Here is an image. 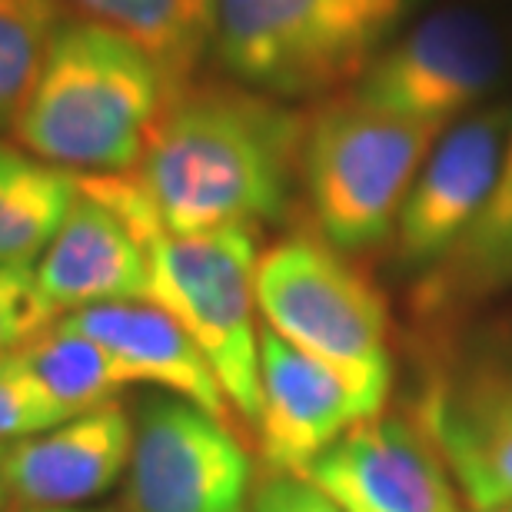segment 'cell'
Wrapping results in <instances>:
<instances>
[{
    "label": "cell",
    "instance_id": "obj_14",
    "mask_svg": "<svg viewBox=\"0 0 512 512\" xmlns=\"http://www.w3.org/2000/svg\"><path fill=\"white\" fill-rule=\"evenodd\" d=\"M64 320L77 326L80 333L94 336L100 346H107L137 376V383H157L203 413H210L213 419H220L223 426L237 429L233 406L210 360L193 343V336L157 303H100L67 313Z\"/></svg>",
    "mask_w": 512,
    "mask_h": 512
},
{
    "label": "cell",
    "instance_id": "obj_24",
    "mask_svg": "<svg viewBox=\"0 0 512 512\" xmlns=\"http://www.w3.org/2000/svg\"><path fill=\"white\" fill-rule=\"evenodd\" d=\"M336 7L343 10V17L350 20L363 44L376 54L396 34V27L419 7V0H336Z\"/></svg>",
    "mask_w": 512,
    "mask_h": 512
},
{
    "label": "cell",
    "instance_id": "obj_10",
    "mask_svg": "<svg viewBox=\"0 0 512 512\" xmlns=\"http://www.w3.org/2000/svg\"><path fill=\"white\" fill-rule=\"evenodd\" d=\"M343 512H456L433 436L399 419H366L303 473Z\"/></svg>",
    "mask_w": 512,
    "mask_h": 512
},
{
    "label": "cell",
    "instance_id": "obj_7",
    "mask_svg": "<svg viewBox=\"0 0 512 512\" xmlns=\"http://www.w3.org/2000/svg\"><path fill=\"white\" fill-rule=\"evenodd\" d=\"M210 54L240 87L283 100L326 94L373 60L336 0H217Z\"/></svg>",
    "mask_w": 512,
    "mask_h": 512
},
{
    "label": "cell",
    "instance_id": "obj_22",
    "mask_svg": "<svg viewBox=\"0 0 512 512\" xmlns=\"http://www.w3.org/2000/svg\"><path fill=\"white\" fill-rule=\"evenodd\" d=\"M57 316L47 310L34 283V263L0 266V353L20 350Z\"/></svg>",
    "mask_w": 512,
    "mask_h": 512
},
{
    "label": "cell",
    "instance_id": "obj_13",
    "mask_svg": "<svg viewBox=\"0 0 512 512\" xmlns=\"http://www.w3.org/2000/svg\"><path fill=\"white\" fill-rule=\"evenodd\" d=\"M34 283L57 320L84 306L147 300V247L110 203L80 187L57 237L40 253Z\"/></svg>",
    "mask_w": 512,
    "mask_h": 512
},
{
    "label": "cell",
    "instance_id": "obj_21",
    "mask_svg": "<svg viewBox=\"0 0 512 512\" xmlns=\"http://www.w3.org/2000/svg\"><path fill=\"white\" fill-rule=\"evenodd\" d=\"M70 419L17 353H0V443Z\"/></svg>",
    "mask_w": 512,
    "mask_h": 512
},
{
    "label": "cell",
    "instance_id": "obj_18",
    "mask_svg": "<svg viewBox=\"0 0 512 512\" xmlns=\"http://www.w3.org/2000/svg\"><path fill=\"white\" fill-rule=\"evenodd\" d=\"M77 173L0 143V266L34 263L77 200Z\"/></svg>",
    "mask_w": 512,
    "mask_h": 512
},
{
    "label": "cell",
    "instance_id": "obj_23",
    "mask_svg": "<svg viewBox=\"0 0 512 512\" xmlns=\"http://www.w3.org/2000/svg\"><path fill=\"white\" fill-rule=\"evenodd\" d=\"M253 512H343L300 473H266L253 489Z\"/></svg>",
    "mask_w": 512,
    "mask_h": 512
},
{
    "label": "cell",
    "instance_id": "obj_17",
    "mask_svg": "<svg viewBox=\"0 0 512 512\" xmlns=\"http://www.w3.org/2000/svg\"><path fill=\"white\" fill-rule=\"evenodd\" d=\"M67 10L140 47L183 94L210 54L217 0H67Z\"/></svg>",
    "mask_w": 512,
    "mask_h": 512
},
{
    "label": "cell",
    "instance_id": "obj_28",
    "mask_svg": "<svg viewBox=\"0 0 512 512\" xmlns=\"http://www.w3.org/2000/svg\"><path fill=\"white\" fill-rule=\"evenodd\" d=\"M237 512H243V509H237Z\"/></svg>",
    "mask_w": 512,
    "mask_h": 512
},
{
    "label": "cell",
    "instance_id": "obj_15",
    "mask_svg": "<svg viewBox=\"0 0 512 512\" xmlns=\"http://www.w3.org/2000/svg\"><path fill=\"white\" fill-rule=\"evenodd\" d=\"M512 286V127L496 187L456 247L426 270L416 306L426 316L459 313Z\"/></svg>",
    "mask_w": 512,
    "mask_h": 512
},
{
    "label": "cell",
    "instance_id": "obj_26",
    "mask_svg": "<svg viewBox=\"0 0 512 512\" xmlns=\"http://www.w3.org/2000/svg\"><path fill=\"white\" fill-rule=\"evenodd\" d=\"M24 512H104V509H24Z\"/></svg>",
    "mask_w": 512,
    "mask_h": 512
},
{
    "label": "cell",
    "instance_id": "obj_27",
    "mask_svg": "<svg viewBox=\"0 0 512 512\" xmlns=\"http://www.w3.org/2000/svg\"><path fill=\"white\" fill-rule=\"evenodd\" d=\"M479 512H512V503L509 506H496V509H479Z\"/></svg>",
    "mask_w": 512,
    "mask_h": 512
},
{
    "label": "cell",
    "instance_id": "obj_8",
    "mask_svg": "<svg viewBox=\"0 0 512 512\" xmlns=\"http://www.w3.org/2000/svg\"><path fill=\"white\" fill-rule=\"evenodd\" d=\"M250 459L237 429L180 396H150L133 416L130 512H237Z\"/></svg>",
    "mask_w": 512,
    "mask_h": 512
},
{
    "label": "cell",
    "instance_id": "obj_6",
    "mask_svg": "<svg viewBox=\"0 0 512 512\" xmlns=\"http://www.w3.org/2000/svg\"><path fill=\"white\" fill-rule=\"evenodd\" d=\"M506 67V27L483 7L446 4L389 37L353 94L389 114L453 127L503 84Z\"/></svg>",
    "mask_w": 512,
    "mask_h": 512
},
{
    "label": "cell",
    "instance_id": "obj_1",
    "mask_svg": "<svg viewBox=\"0 0 512 512\" xmlns=\"http://www.w3.org/2000/svg\"><path fill=\"white\" fill-rule=\"evenodd\" d=\"M306 120L240 84L187 87L130 173L163 230L190 237L280 220L300 177Z\"/></svg>",
    "mask_w": 512,
    "mask_h": 512
},
{
    "label": "cell",
    "instance_id": "obj_16",
    "mask_svg": "<svg viewBox=\"0 0 512 512\" xmlns=\"http://www.w3.org/2000/svg\"><path fill=\"white\" fill-rule=\"evenodd\" d=\"M429 429L476 509L512 503V389L429 406Z\"/></svg>",
    "mask_w": 512,
    "mask_h": 512
},
{
    "label": "cell",
    "instance_id": "obj_4",
    "mask_svg": "<svg viewBox=\"0 0 512 512\" xmlns=\"http://www.w3.org/2000/svg\"><path fill=\"white\" fill-rule=\"evenodd\" d=\"M256 310L276 336L340 373L376 419L393 383L386 303L360 270L326 240L273 243L253 276Z\"/></svg>",
    "mask_w": 512,
    "mask_h": 512
},
{
    "label": "cell",
    "instance_id": "obj_19",
    "mask_svg": "<svg viewBox=\"0 0 512 512\" xmlns=\"http://www.w3.org/2000/svg\"><path fill=\"white\" fill-rule=\"evenodd\" d=\"M14 353L30 366V373L67 416H80L87 409L114 403L130 383H137V376L107 346L80 333L64 316L37 336H30Z\"/></svg>",
    "mask_w": 512,
    "mask_h": 512
},
{
    "label": "cell",
    "instance_id": "obj_25",
    "mask_svg": "<svg viewBox=\"0 0 512 512\" xmlns=\"http://www.w3.org/2000/svg\"><path fill=\"white\" fill-rule=\"evenodd\" d=\"M4 443H0V512H7L10 506V496H7V483H4Z\"/></svg>",
    "mask_w": 512,
    "mask_h": 512
},
{
    "label": "cell",
    "instance_id": "obj_12",
    "mask_svg": "<svg viewBox=\"0 0 512 512\" xmlns=\"http://www.w3.org/2000/svg\"><path fill=\"white\" fill-rule=\"evenodd\" d=\"M133 453V419L120 399L14 439L4 449L10 506L80 509L124 476Z\"/></svg>",
    "mask_w": 512,
    "mask_h": 512
},
{
    "label": "cell",
    "instance_id": "obj_20",
    "mask_svg": "<svg viewBox=\"0 0 512 512\" xmlns=\"http://www.w3.org/2000/svg\"><path fill=\"white\" fill-rule=\"evenodd\" d=\"M67 20V0H0V130H14Z\"/></svg>",
    "mask_w": 512,
    "mask_h": 512
},
{
    "label": "cell",
    "instance_id": "obj_2",
    "mask_svg": "<svg viewBox=\"0 0 512 512\" xmlns=\"http://www.w3.org/2000/svg\"><path fill=\"white\" fill-rule=\"evenodd\" d=\"M177 90L130 40L70 17L14 124L30 157L77 177L127 173Z\"/></svg>",
    "mask_w": 512,
    "mask_h": 512
},
{
    "label": "cell",
    "instance_id": "obj_5",
    "mask_svg": "<svg viewBox=\"0 0 512 512\" xmlns=\"http://www.w3.org/2000/svg\"><path fill=\"white\" fill-rule=\"evenodd\" d=\"M150 263L147 300L193 336L227 393L233 413L256 426L260 416V330H256V230L227 227L177 237H143Z\"/></svg>",
    "mask_w": 512,
    "mask_h": 512
},
{
    "label": "cell",
    "instance_id": "obj_3",
    "mask_svg": "<svg viewBox=\"0 0 512 512\" xmlns=\"http://www.w3.org/2000/svg\"><path fill=\"white\" fill-rule=\"evenodd\" d=\"M443 130L356 94L316 110L306 120L300 177L320 237L340 253L393 240L406 193Z\"/></svg>",
    "mask_w": 512,
    "mask_h": 512
},
{
    "label": "cell",
    "instance_id": "obj_11",
    "mask_svg": "<svg viewBox=\"0 0 512 512\" xmlns=\"http://www.w3.org/2000/svg\"><path fill=\"white\" fill-rule=\"evenodd\" d=\"M370 409L330 366L296 350L270 326L260 330V416L256 439L270 473H306Z\"/></svg>",
    "mask_w": 512,
    "mask_h": 512
},
{
    "label": "cell",
    "instance_id": "obj_9",
    "mask_svg": "<svg viewBox=\"0 0 512 512\" xmlns=\"http://www.w3.org/2000/svg\"><path fill=\"white\" fill-rule=\"evenodd\" d=\"M512 127L509 107L476 110L446 127L416 173L393 233L399 270H433L486 207Z\"/></svg>",
    "mask_w": 512,
    "mask_h": 512
}]
</instances>
